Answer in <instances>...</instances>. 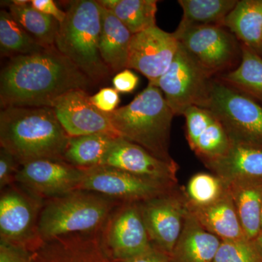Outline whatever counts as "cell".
Wrapping results in <instances>:
<instances>
[{
  "mask_svg": "<svg viewBox=\"0 0 262 262\" xmlns=\"http://www.w3.org/2000/svg\"><path fill=\"white\" fill-rule=\"evenodd\" d=\"M9 3L14 5L15 6L20 7L30 4L31 1H29V0H13V1H10Z\"/></svg>",
  "mask_w": 262,
  "mask_h": 262,
  "instance_id": "40",
  "label": "cell"
},
{
  "mask_svg": "<svg viewBox=\"0 0 262 262\" xmlns=\"http://www.w3.org/2000/svg\"><path fill=\"white\" fill-rule=\"evenodd\" d=\"M189 206H205L220 200L228 192V184L213 173H198L182 189Z\"/></svg>",
  "mask_w": 262,
  "mask_h": 262,
  "instance_id": "31",
  "label": "cell"
},
{
  "mask_svg": "<svg viewBox=\"0 0 262 262\" xmlns=\"http://www.w3.org/2000/svg\"><path fill=\"white\" fill-rule=\"evenodd\" d=\"M31 5L43 14L53 17L59 24L64 20L66 11L60 9L53 0H32Z\"/></svg>",
  "mask_w": 262,
  "mask_h": 262,
  "instance_id": "37",
  "label": "cell"
},
{
  "mask_svg": "<svg viewBox=\"0 0 262 262\" xmlns=\"http://www.w3.org/2000/svg\"><path fill=\"white\" fill-rule=\"evenodd\" d=\"M82 169L78 190L98 193L122 203H141L178 187L141 178L107 165Z\"/></svg>",
  "mask_w": 262,
  "mask_h": 262,
  "instance_id": "10",
  "label": "cell"
},
{
  "mask_svg": "<svg viewBox=\"0 0 262 262\" xmlns=\"http://www.w3.org/2000/svg\"><path fill=\"white\" fill-rule=\"evenodd\" d=\"M107 114L120 137L138 144L160 160L175 162L169 152L175 115L159 88L148 84L126 106Z\"/></svg>",
  "mask_w": 262,
  "mask_h": 262,
  "instance_id": "3",
  "label": "cell"
},
{
  "mask_svg": "<svg viewBox=\"0 0 262 262\" xmlns=\"http://www.w3.org/2000/svg\"><path fill=\"white\" fill-rule=\"evenodd\" d=\"M211 79L179 45L171 65L155 86L163 93L174 115L178 116L191 106L203 107Z\"/></svg>",
  "mask_w": 262,
  "mask_h": 262,
  "instance_id": "9",
  "label": "cell"
},
{
  "mask_svg": "<svg viewBox=\"0 0 262 262\" xmlns=\"http://www.w3.org/2000/svg\"><path fill=\"white\" fill-rule=\"evenodd\" d=\"M261 228H262V208H261ZM262 230V229H261Z\"/></svg>",
  "mask_w": 262,
  "mask_h": 262,
  "instance_id": "42",
  "label": "cell"
},
{
  "mask_svg": "<svg viewBox=\"0 0 262 262\" xmlns=\"http://www.w3.org/2000/svg\"><path fill=\"white\" fill-rule=\"evenodd\" d=\"M92 82L56 47L12 57L0 75L1 107L51 108L63 95L86 91Z\"/></svg>",
  "mask_w": 262,
  "mask_h": 262,
  "instance_id": "1",
  "label": "cell"
},
{
  "mask_svg": "<svg viewBox=\"0 0 262 262\" xmlns=\"http://www.w3.org/2000/svg\"><path fill=\"white\" fill-rule=\"evenodd\" d=\"M227 184L246 237L256 238L262 229V179H241Z\"/></svg>",
  "mask_w": 262,
  "mask_h": 262,
  "instance_id": "23",
  "label": "cell"
},
{
  "mask_svg": "<svg viewBox=\"0 0 262 262\" xmlns=\"http://www.w3.org/2000/svg\"><path fill=\"white\" fill-rule=\"evenodd\" d=\"M101 241L111 260L135 257L152 247L139 203H122L104 225Z\"/></svg>",
  "mask_w": 262,
  "mask_h": 262,
  "instance_id": "12",
  "label": "cell"
},
{
  "mask_svg": "<svg viewBox=\"0 0 262 262\" xmlns=\"http://www.w3.org/2000/svg\"><path fill=\"white\" fill-rule=\"evenodd\" d=\"M203 108L222 122L230 139L262 143V104L253 98L214 77Z\"/></svg>",
  "mask_w": 262,
  "mask_h": 262,
  "instance_id": "7",
  "label": "cell"
},
{
  "mask_svg": "<svg viewBox=\"0 0 262 262\" xmlns=\"http://www.w3.org/2000/svg\"><path fill=\"white\" fill-rule=\"evenodd\" d=\"M213 262H262V252L255 239H223Z\"/></svg>",
  "mask_w": 262,
  "mask_h": 262,
  "instance_id": "32",
  "label": "cell"
},
{
  "mask_svg": "<svg viewBox=\"0 0 262 262\" xmlns=\"http://www.w3.org/2000/svg\"><path fill=\"white\" fill-rule=\"evenodd\" d=\"M101 7V27L99 52L111 72H120L127 68L129 47L133 34L111 10Z\"/></svg>",
  "mask_w": 262,
  "mask_h": 262,
  "instance_id": "22",
  "label": "cell"
},
{
  "mask_svg": "<svg viewBox=\"0 0 262 262\" xmlns=\"http://www.w3.org/2000/svg\"><path fill=\"white\" fill-rule=\"evenodd\" d=\"M222 239L207 231L188 210L171 262H213Z\"/></svg>",
  "mask_w": 262,
  "mask_h": 262,
  "instance_id": "20",
  "label": "cell"
},
{
  "mask_svg": "<svg viewBox=\"0 0 262 262\" xmlns=\"http://www.w3.org/2000/svg\"><path fill=\"white\" fill-rule=\"evenodd\" d=\"M139 207L151 244L170 256L188 211L182 189L141 202Z\"/></svg>",
  "mask_w": 262,
  "mask_h": 262,
  "instance_id": "11",
  "label": "cell"
},
{
  "mask_svg": "<svg viewBox=\"0 0 262 262\" xmlns=\"http://www.w3.org/2000/svg\"><path fill=\"white\" fill-rule=\"evenodd\" d=\"M34 262H112L98 234H74L42 243L32 252Z\"/></svg>",
  "mask_w": 262,
  "mask_h": 262,
  "instance_id": "18",
  "label": "cell"
},
{
  "mask_svg": "<svg viewBox=\"0 0 262 262\" xmlns=\"http://www.w3.org/2000/svg\"><path fill=\"white\" fill-rule=\"evenodd\" d=\"M175 34L159 27H151L133 34L127 68L140 72L155 85L168 71L179 49Z\"/></svg>",
  "mask_w": 262,
  "mask_h": 262,
  "instance_id": "14",
  "label": "cell"
},
{
  "mask_svg": "<svg viewBox=\"0 0 262 262\" xmlns=\"http://www.w3.org/2000/svg\"><path fill=\"white\" fill-rule=\"evenodd\" d=\"M186 136L191 149L203 163L220 158L230 146V139L222 122L206 108L186 110Z\"/></svg>",
  "mask_w": 262,
  "mask_h": 262,
  "instance_id": "17",
  "label": "cell"
},
{
  "mask_svg": "<svg viewBox=\"0 0 262 262\" xmlns=\"http://www.w3.org/2000/svg\"><path fill=\"white\" fill-rule=\"evenodd\" d=\"M112 262H171V260L170 256L152 246L147 251L135 257L127 259L112 260Z\"/></svg>",
  "mask_w": 262,
  "mask_h": 262,
  "instance_id": "38",
  "label": "cell"
},
{
  "mask_svg": "<svg viewBox=\"0 0 262 262\" xmlns=\"http://www.w3.org/2000/svg\"><path fill=\"white\" fill-rule=\"evenodd\" d=\"M0 262H34L32 252L20 246L0 241Z\"/></svg>",
  "mask_w": 262,
  "mask_h": 262,
  "instance_id": "35",
  "label": "cell"
},
{
  "mask_svg": "<svg viewBox=\"0 0 262 262\" xmlns=\"http://www.w3.org/2000/svg\"><path fill=\"white\" fill-rule=\"evenodd\" d=\"M0 48L2 55L31 54L44 49L15 20L10 12L0 11ZM13 56V57H14Z\"/></svg>",
  "mask_w": 262,
  "mask_h": 262,
  "instance_id": "29",
  "label": "cell"
},
{
  "mask_svg": "<svg viewBox=\"0 0 262 262\" xmlns=\"http://www.w3.org/2000/svg\"><path fill=\"white\" fill-rule=\"evenodd\" d=\"M70 137L51 107L9 106L0 113V144L20 165L63 160Z\"/></svg>",
  "mask_w": 262,
  "mask_h": 262,
  "instance_id": "2",
  "label": "cell"
},
{
  "mask_svg": "<svg viewBox=\"0 0 262 262\" xmlns=\"http://www.w3.org/2000/svg\"><path fill=\"white\" fill-rule=\"evenodd\" d=\"M237 0H179L183 10L177 29L207 26H222L234 9Z\"/></svg>",
  "mask_w": 262,
  "mask_h": 262,
  "instance_id": "27",
  "label": "cell"
},
{
  "mask_svg": "<svg viewBox=\"0 0 262 262\" xmlns=\"http://www.w3.org/2000/svg\"><path fill=\"white\" fill-rule=\"evenodd\" d=\"M188 55L211 78L234 70L241 60V43L228 29L207 26L173 32Z\"/></svg>",
  "mask_w": 262,
  "mask_h": 262,
  "instance_id": "6",
  "label": "cell"
},
{
  "mask_svg": "<svg viewBox=\"0 0 262 262\" xmlns=\"http://www.w3.org/2000/svg\"><path fill=\"white\" fill-rule=\"evenodd\" d=\"M255 241H256V244H257L258 247L261 249L262 252V230L258 234L257 237L255 238Z\"/></svg>",
  "mask_w": 262,
  "mask_h": 262,
  "instance_id": "41",
  "label": "cell"
},
{
  "mask_svg": "<svg viewBox=\"0 0 262 262\" xmlns=\"http://www.w3.org/2000/svg\"><path fill=\"white\" fill-rule=\"evenodd\" d=\"M43 206L42 199L27 190L15 187L3 189L0 196V241L31 252L37 249L42 244L38 222Z\"/></svg>",
  "mask_w": 262,
  "mask_h": 262,
  "instance_id": "8",
  "label": "cell"
},
{
  "mask_svg": "<svg viewBox=\"0 0 262 262\" xmlns=\"http://www.w3.org/2000/svg\"><path fill=\"white\" fill-rule=\"evenodd\" d=\"M51 108L70 137L94 134H108L120 137L108 114L103 113L91 103L84 90H73L67 93L56 99Z\"/></svg>",
  "mask_w": 262,
  "mask_h": 262,
  "instance_id": "16",
  "label": "cell"
},
{
  "mask_svg": "<svg viewBox=\"0 0 262 262\" xmlns=\"http://www.w3.org/2000/svg\"><path fill=\"white\" fill-rule=\"evenodd\" d=\"M157 10L156 0H119L112 12L135 34L156 26Z\"/></svg>",
  "mask_w": 262,
  "mask_h": 262,
  "instance_id": "30",
  "label": "cell"
},
{
  "mask_svg": "<svg viewBox=\"0 0 262 262\" xmlns=\"http://www.w3.org/2000/svg\"><path fill=\"white\" fill-rule=\"evenodd\" d=\"M83 169L64 160L39 159L20 165L15 182L40 199H52L78 190Z\"/></svg>",
  "mask_w": 262,
  "mask_h": 262,
  "instance_id": "13",
  "label": "cell"
},
{
  "mask_svg": "<svg viewBox=\"0 0 262 262\" xmlns=\"http://www.w3.org/2000/svg\"><path fill=\"white\" fill-rule=\"evenodd\" d=\"M91 103L98 110L105 113H110L117 110L120 101L118 92L112 88H104L94 95L90 96Z\"/></svg>",
  "mask_w": 262,
  "mask_h": 262,
  "instance_id": "34",
  "label": "cell"
},
{
  "mask_svg": "<svg viewBox=\"0 0 262 262\" xmlns=\"http://www.w3.org/2000/svg\"><path fill=\"white\" fill-rule=\"evenodd\" d=\"M20 165L4 148L0 149V189L10 187L15 182V176Z\"/></svg>",
  "mask_w": 262,
  "mask_h": 262,
  "instance_id": "33",
  "label": "cell"
},
{
  "mask_svg": "<svg viewBox=\"0 0 262 262\" xmlns=\"http://www.w3.org/2000/svg\"><path fill=\"white\" fill-rule=\"evenodd\" d=\"M119 201L89 191L76 190L48 200L38 222L41 242L102 229Z\"/></svg>",
  "mask_w": 262,
  "mask_h": 262,
  "instance_id": "4",
  "label": "cell"
},
{
  "mask_svg": "<svg viewBox=\"0 0 262 262\" xmlns=\"http://www.w3.org/2000/svg\"><path fill=\"white\" fill-rule=\"evenodd\" d=\"M100 165H107L141 178L177 187L179 165L160 160L144 148L118 138Z\"/></svg>",
  "mask_w": 262,
  "mask_h": 262,
  "instance_id": "15",
  "label": "cell"
},
{
  "mask_svg": "<svg viewBox=\"0 0 262 262\" xmlns=\"http://www.w3.org/2000/svg\"><path fill=\"white\" fill-rule=\"evenodd\" d=\"M118 138L108 134L70 137L63 160L80 168L98 166Z\"/></svg>",
  "mask_w": 262,
  "mask_h": 262,
  "instance_id": "26",
  "label": "cell"
},
{
  "mask_svg": "<svg viewBox=\"0 0 262 262\" xmlns=\"http://www.w3.org/2000/svg\"><path fill=\"white\" fill-rule=\"evenodd\" d=\"M241 51L238 66L217 78L262 104V57L243 44Z\"/></svg>",
  "mask_w": 262,
  "mask_h": 262,
  "instance_id": "25",
  "label": "cell"
},
{
  "mask_svg": "<svg viewBox=\"0 0 262 262\" xmlns=\"http://www.w3.org/2000/svg\"><path fill=\"white\" fill-rule=\"evenodd\" d=\"M224 27L247 46L262 57V0H241L237 2Z\"/></svg>",
  "mask_w": 262,
  "mask_h": 262,
  "instance_id": "24",
  "label": "cell"
},
{
  "mask_svg": "<svg viewBox=\"0 0 262 262\" xmlns=\"http://www.w3.org/2000/svg\"><path fill=\"white\" fill-rule=\"evenodd\" d=\"M119 0H98V3L105 9L113 11Z\"/></svg>",
  "mask_w": 262,
  "mask_h": 262,
  "instance_id": "39",
  "label": "cell"
},
{
  "mask_svg": "<svg viewBox=\"0 0 262 262\" xmlns=\"http://www.w3.org/2000/svg\"><path fill=\"white\" fill-rule=\"evenodd\" d=\"M114 89L117 92L131 93L139 84V77L134 72L128 70H124L117 73L113 80Z\"/></svg>",
  "mask_w": 262,
  "mask_h": 262,
  "instance_id": "36",
  "label": "cell"
},
{
  "mask_svg": "<svg viewBox=\"0 0 262 262\" xmlns=\"http://www.w3.org/2000/svg\"><path fill=\"white\" fill-rule=\"evenodd\" d=\"M10 14L37 43L45 48H55L59 23L34 9L30 4L15 6L9 3Z\"/></svg>",
  "mask_w": 262,
  "mask_h": 262,
  "instance_id": "28",
  "label": "cell"
},
{
  "mask_svg": "<svg viewBox=\"0 0 262 262\" xmlns=\"http://www.w3.org/2000/svg\"><path fill=\"white\" fill-rule=\"evenodd\" d=\"M59 24L55 47L93 82L102 80L111 71L100 55L101 7L94 0L70 2Z\"/></svg>",
  "mask_w": 262,
  "mask_h": 262,
  "instance_id": "5",
  "label": "cell"
},
{
  "mask_svg": "<svg viewBox=\"0 0 262 262\" xmlns=\"http://www.w3.org/2000/svg\"><path fill=\"white\" fill-rule=\"evenodd\" d=\"M187 206L201 225L222 241L246 237L229 188L225 195L208 206Z\"/></svg>",
  "mask_w": 262,
  "mask_h": 262,
  "instance_id": "21",
  "label": "cell"
},
{
  "mask_svg": "<svg viewBox=\"0 0 262 262\" xmlns=\"http://www.w3.org/2000/svg\"><path fill=\"white\" fill-rule=\"evenodd\" d=\"M204 165L226 183L262 179V143L230 139L227 152Z\"/></svg>",
  "mask_w": 262,
  "mask_h": 262,
  "instance_id": "19",
  "label": "cell"
}]
</instances>
